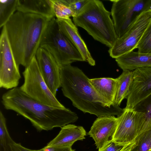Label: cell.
<instances>
[{
  "label": "cell",
  "mask_w": 151,
  "mask_h": 151,
  "mask_svg": "<svg viewBox=\"0 0 151 151\" xmlns=\"http://www.w3.org/2000/svg\"><path fill=\"white\" fill-rule=\"evenodd\" d=\"M1 102L5 109L13 111L28 119L39 131L61 127L78 119L77 114L70 109L44 104L30 97L19 87L4 93Z\"/></svg>",
  "instance_id": "obj_1"
},
{
  "label": "cell",
  "mask_w": 151,
  "mask_h": 151,
  "mask_svg": "<svg viewBox=\"0 0 151 151\" xmlns=\"http://www.w3.org/2000/svg\"><path fill=\"white\" fill-rule=\"evenodd\" d=\"M60 87L63 94L73 106L84 113L98 117L119 116L124 111L119 106L111 105L96 92L89 79L82 71L71 64L60 67Z\"/></svg>",
  "instance_id": "obj_2"
},
{
  "label": "cell",
  "mask_w": 151,
  "mask_h": 151,
  "mask_svg": "<svg viewBox=\"0 0 151 151\" xmlns=\"http://www.w3.org/2000/svg\"><path fill=\"white\" fill-rule=\"evenodd\" d=\"M51 19L17 11L5 25L18 65L27 67L35 56Z\"/></svg>",
  "instance_id": "obj_3"
},
{
  "label": "cell",
  "mask_w": 151,
  "mask_h": 151,
  "mask_svg": "<svg viewBox=\"0 0 151 151\" xmlns=\"http://www.w3.org/2000/svg\"><path fill=\"white\" fill-rule=\"evenodd\" d=\"M111 15V12L106 9L101 1L89 0L73 17V21L95 40L110 48L118 38Z\"/></svg>",
  "instance_id": "obj_4"
},
{
  "label": "cell",
  "mask_w": 151,
  "mask_h": 151,
  "mask_svg": "<svg viewBox=\"0 0 151 151\" xmlns=\"http://www.w3.org/2000/svg\"><path fill=\"white\" fill-rule=\"evenodd\" d=\"M40 47L50 52L60 67L77 61H85L78 49L60 30L55 17L49 21Z\"/></svg>",
  "instance_id": "obj_5"
},
{
  "label": "cell",
  "mask_w": 151,
  "mask_h": 151,
  "mask_svg": "<svg viewBox=\"0 0 151 151\" xmlns=\"http://www.w3.org/2000/svg\"><path fill=\"white\" fill-rule=\"evenodd\" d=\"M24 81L20 88L33 99L54 107L65 108L50 91L40 70L35 56L22 72Z\"/></svg>",
  "instance_id": "obj_6"
},
{
  "label": "cell",
  "mask_w": 151,
  "mask_h": 151,
  "mask_svg": "<svg viewBox=\"0 0 151 151\" xmlns=\"http://www.w3.org/2000/svg\"><path fill=\"white\" fill-rule=\"evenodd\" d=\"M111 12L118 38L123 36L143 12L151 9V0H111Z\"/></svg>",
  "instance_id": "obj_7"
},
{
  "label": "cell",
  "mask_w": 151,
  "mask_h": 151,
  "mask_svg": "<svg viewBox=\"0 0 151 151\" xmlns=\"http://www.w3.org/2000/svg\"><path fill=\"white\" fill-rule=\"evenodd\" d=\"M4 25L0 37V87L6 89L17 87L21 78Z\"/></svg>",
  "instance_id": "obj_8"
},
{
  "label": "cell",
  "mask_w": 151,
  "mask_h": 151,
  "mask_svg": "<svg viewBox=\"0 0 151 151\" xmlns=\"http://www.w3.org/2000/svg\"><path fill=\"white\" fill-rule=\"evenodd\" d=\"M151 21V9L142 12L128 31L118 38L108 51L109 55L116 58L133 51Z\"/></svg>",
  "instance_id": "obj_9"
},
{
  "label": "cell",
  "mask_w": 151,
  "mask_h": 151,
  "mask_svg": "<svg viewBox=\"0 0 151 151\" xmlns=\"http://www.w3.org/2000/svg\"><path fill=\"white\" fill-rule=\"evenodd\" d=\"M118 123L112 139L125 145L133 142L146 122L145 114L132 109H125L118 117Z\"/></svg>",
  "instance_id": "obj_10"
},
{
  "label": "cell",
  "mask_w": 151,
  "mask_h": 151,
  "mask_svg": "<svg viewBox=\"0 0 151 151\" xmlns=\"http://www.w3.org/2000/svg\"><path fill=\"white\" fill-rule=\"evenodd\" d=\"M133 80L125 109H132L151 94V67H142L132 71Z\"/></svg>",
  "instance_id": "obj_11"
},
{
  "label": "cell",
  "mask_w": 151,
  "mask_h": 151,
  "mask_svg": "<svg viewBox=\"0 0 151 151\" xmlns=\"http://www.w3.org/2000/svg\"><path fill=\"white\" fill-rule=\"evenodd\" d=\"M35 56L42 76L52 94L56 96L60 87V66L52 55L40 47Z\"/></svg>",
  "instance_id": "obj_12"
},
{
  "label": "cell",
  "mask_w": 151,
  "mask_h": 151,
  "mask_svg": "<svg viewBox=\"0 0 151 151\" xmlns=\"http://www.w3.org/2000/svg\"><path fill=\"white\" fill-rule=\"evenodd\" d=\"M118 121L117 117L109 115L98 117L94 121L88 134L94 139L97 149L102 148L110 138L112 139Z\"/></svg>",
  "instance_id": "obj_13"
},
{
  "label": "cell",
  "mask_w": 151,
  "mask_h": 151,
  "mask_svg": "<svg viewBox=\"0 0 151 151\" xmlns=\"http://www.w3.org/2000/svg\"><path fill=\"white\" fill-rule=\"evenodd\" d=\"M57 20L61 31L78 49L84 61L91 66H94L96 64L95 61L81 36L77 26L71 19L69 18Z\"/></svg>",
  "instance_id": "obj_14"
},
{
  "label": "cell",
  "mask_w": 151,
  "mask_h": 151,
  "mask_svg": "<svg viewBox=\"0 0 151 151\" xmlns=\"http://www.w3.org/2000/svg\"><path fill=\"white\" fill-rule=\"evenodd\" d=\"M86 135V132L83 127L68 124L61 127L57 135L46 146L71 147L77 141L85 139Z\"/></svg>",
  "instance_id": "obj_15"
},
{
  "label": "cell",
  "mask_w": 151,
  "mask_h": 151,
  "mask_svg": "<svg viewBox=\"0 0 151 151\" xmlns=\"http://www.w3.org/2000/svg\"><path fill=\"white\" fill-rule=\"evenodd\" d=\"M53 1L54 0H18L17 11L40 15L51 19L55 17Z\"/></svg>",
  "instance_id": "obj_16"
},
{
  "label": "cell",
  "mask_w": 151,
  "mask_h": 151,
  "mask_svg": "<svg viewBox=\"0 0 151 151\" xmlns=\"http://www.w3.org/2000/svg\"><path fill=\"white\" fill-rule=\"evenodd\" d=\"M115 59L118 66L123 71H132L139 68L151 67V53H142L132 51Z\"/></svg>",
  "instance_id": "obj_17"
},
{
  "label": "cell",
  "mask_w": 151,
  "mask_h": 151,
  "mask_svg": "<svg viewBox=\"0 0 151 151\" xmlns=\"http://www.w3.org/2000/svg\"><path fill=\"white\" fill-rule=\"evenodd\" d=\"M91 84L101 96L111 105L114 104L117 79L111 78H101L89 79Z\"/></svg>",
  "instance_id": "obj_18"
},
{
  "label": "cell",
  "mask_w": 151,
  "mask_h": 151,
  "mask_svg": "<svg viewBox=\"0 0 151 151\" xmlns=\"http://www.w3.org/2000/svg\"><path fill=\"white\" fill-rule=\"evenodd\" d=\"M117 79L114 104L119 106L122 101L127 99L133 80L132 71H123Z\"/></svg>",
  "instance_id": "obj_19"
},
{
  "label": "cell",
  "mask_w": 151,
  "mask_h": 151,
  "mask_svg": "<svg viewBox=\"0 0 151 151\" xmlns=\"http://www.w3.org/2000/svg\"><path fill=\"white\" fill-rule=\"evenodd\" d=\"M135 141L136 145L132 151H151V119L146 120Z\"/></svg>",
  "instance_id": "obj_20"
},
{
  "label": "cell",
  "mask_w": 151,
  "mask_h": 151,
  "mask_svg": "<svg viewBox=\"0 0 151 151\" xmlns=\"http://www.w3.org/2000/svg\"><path fill=\"white\" fill-rule=\"evenodd\" d=\"M18 0H0V27H2L17 11Z\"/></svg>",
  "instance_id": "obj_21"
},
{
  "label": "cell",
  "mask_w": 151,
  "mask_h": 151,
  "mask_svg": "<svg viewBox=\"0 0 151 151\" xmlns=\"http://www.w3.org/2000/svg\"><path fill=\"white\" fill-rule=\"evenodd\" d=\"M14 141L7 130L5 118L0 111V151H12V146Z\"/></svg>",
  "instance_id": "obj_22"
},
{
  "label": "cell",
  "mask_w": 151,
  "mask_h": 151,
  "mask_svg": "<svg viewBox=\"0 0 151 151\" xmlns=\"http://www.w3.org/2000/svg\"><path fill=\"white\" fill-rule=\"evenodd\" d=\"M53 8L57 20L68 19L76 15L69 7L63 4L60 0H54Z\"/></svg>",
  "instance_id": "obj_23"
},
{
  "label": "cell",
  "mask_w": 151,
  "mask_h": 151,
  "mask_svg": "<svg viewBox=\"0 0 151 151\" xmlns=\"http://www.w3.org/2000/svg\"><path fill=\"white\" fill-rule=\"evenodd\" d=\"M138 52L151 53V21L144 32L136 47Z\"/></svg>",
  "instance_id": "obj_24"
},
{
  "label": "cell",
  "mask_w": 151,
  "mask_h": 151,
  "mask_svg": "<svg viewBox=\"0 0 151 151\" xmlns=\"http://www.w3.org/2000/svg\"><path fill=\"white\" fill-rule=\"evenodd\" d=\"M133 109L144 113L146 120L151 119V94L139 103Z\"/></svg>",
  "instance_id": "obj_25"
},
{
  "label": "cell",
  "mask_w": 151,
  "mask_h": 151,
  "mask_svg": "<svg viewBox=\"0 0 151 151\" xmlns=\"http://www.w3.org/2000/svg\"><path fill=\"white\" fill-rule=\"evenodd\" d=\"M125 145L119 144L111 139L99 149V151H121Z\"/></svg>",
  "instance_id": "obj_26"
},
{
  "label": "cell",
  "mask_w": 151,
  "mask_h": 151,
  "mask_svg": "<svg viewBox=\"0 0 151 151\" xmlns=\"http://www.w3.org/2000/svg\"><path fill=\"white\" fill-rule=\"evenodd\" d=\"M89 0H76L68 7L76 15L81 11Z\"/></svg>",
  "instance_id": "obj_27"
},
{
  "label": "cell",
  "mask_w": 151,
  "mask_h": 151,
  "mask_svg": "<svg viewBox=\"0 0 151 151\" xmlns=\"http://www.w3.org/2000/svg\"><path fill=\"white\" fill-rule=\"evenodd\" d=\"M12 151H44L43 148L38 150H32L22 146L20 143H16L14 142L12 146Z\"/></svg>",
  "instance_id": "obj_28"
},
{
  "label": "cell",
  "mask_w": 151,
  "mask_h": 151,
  "mask_svg": "<svg viewBox=\"0 0 151 151\" xmlns=\"http://www.w3.org/2000/svg\"><path fill=\"white\" fill-rule=\"evenodd\" d=\"M43 148L44 151H75L72 147H52L46 146Z\"/></svg>",
  "instance_id": "obj_29"
},
{
  "label": "cell",
  "mask_w": 151,
  "mask_h": 151,
  "mask_svg": "<svg viewBox=\"0 0 151 151\" xmlns=\"http://www.w3.org/2000/svg\"><path fill=\"white\" fill-rule=\"evenodd\" d=\"M136 142L135 141L126 145L121 151H132L134 147Z\"/></svg>",
  "instance_id": "obj_30"
},
{
  "label": "cell",
  "mask_w": 151,
  "mask_h": 151,
  "mask_svg": "<svg viewBox=\"0 0 151 151\" xmlns=\"http://www.w3.org/2000/svg\"><path fill=\"white\" fill-rule=\"evenodd\" d=\"M60 1L64 5L68 7L71 3L74 2L76 0H60Z\"/></svg>",
  "instance_id": "obj_31"
}]
</instances>
